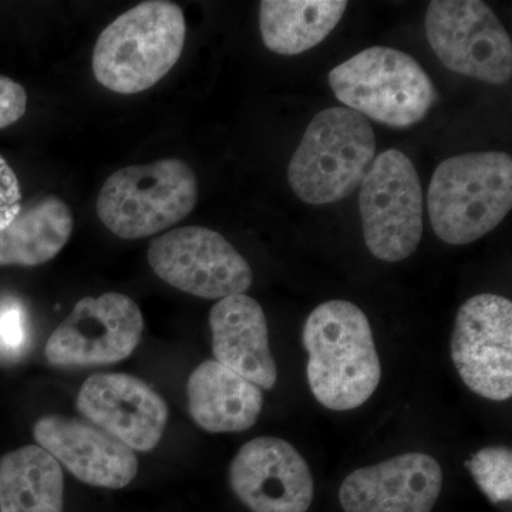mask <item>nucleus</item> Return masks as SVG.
<instances>
[{
	"mask_svg": "<svg viewBox=\"0 0 512 512\" xmlns=\"http://www.w3.org/2000/svg\"><path fill=\"white\" fill-rule=\"evenodd\" d=\"M302 339L309 387L326 409H357L376 392L382 366L369 319L355 303L329 301L313 309Z\"/></svg>",
	"mask_w": 512,
	"mask_h": 512,
	"instance_id": "obj_1",
	"label": "nucleus"
},
{
	"mask_svg": "<svg viewBox=\"0 0 512 512\" xmlns=\"http://www.w3.org/2000/svg\"><path fill=\"white\" fill-rule=\"evenodd\" d=\"M185 36V16L177 3H140L101 32L93 50L94 77L114 93L151 89L180 60Z\"/></svg>",
	"mask_w": 512,
	"mask_h": 512,
	"instance_id": "obj_2",
	"label": "nucleus"
},
{
	"mask_svg": "<svg viewBox=\"0 0 512 512\" xmlns=\"http://www.w3.org/2000/svg\"><path fill=\"white\" fill-rule=\"evenodd\" d=\"M427 207L434 234L446 244L483 238L511 211V156L490 151L447 158L431 177Z\"/></svg>",
	"mask_w": 512,
	"mask_h": 512,
	"instance_id": "obj_3",
	"label": "nucleus"
},
{
	"mask_svg": "<svg viewBox=\"0 0 512 512\" xmlns=\"http://www.w3.org/2000/svg\"><path fill=\"white\" fill-rule=\"evenodd\" d=\"M375 153L369 120L348 107H330L306 128L289 163V185L306 204L345 200L365 180Z\"/></svg>",
	"mask_w": 512,
	"mask_h": 512,
	"instance_id": "obj_4",
	"label": "nucleus"
},
{
	"mask_svg": "<svg viewBox=\"0 0 512 512\" xmlns=\"http://www.w3.org/2000/svg\"><path fill=\"white\" fill-rule=\"evenodd\" d=\"M329 86L348 109L384 126L412 127L439 99L416 59L392 47H370L329 73Z\"/></svg>",
	"mask_w": 512,
	"mask_h": 512,
	"instance_id": "obj_5",
	"label": "nucleus"
},
{
	"mask_svg": "<svg viewBox=\"0 0 512 512\" xmlns=\"http://www.w3.org/2000/svg\"><path fill=\"white\" fill-rule=\"evenodd\" d=\"M197 200V177L190 165L163 158L111 174L101 188L96 211L117 237L140 239L183 221Z\"/></svg>",
	"mask_w": 512,
	"mask_h": 512,
	"instance_id": "obj_6",
	"label": "nucleus"
},
{
	"mask_svg": "<svg viewBox=\"0 0 512 512\" xmlns=\"http://www.w3.org/2000/svg\"><path fill=\"white\" fill-rule=\"evenodd\" d=\"M359 210L369 251L386 262L409 258L423 237L424 200L413 161L399 150L373 160L360 184Z\"/></svg>",
	"mask_w": 512,
	"mask_h": 512,
	"instance_id": "obj_7",
	"label": "nucleus"
},
{
	"mask_svg": "<svg viewBox=\"0 0 512 512\" xmlns=\"http://www.w3.org/2000/svg\"><path fill=\"white\" fill-rule=\"evenodd\" d=\"M426 36L451 72L490 84L510 82V35L487 3L433 0L426 13Z\"/></svg>",
	"mask_w": 512,
	"mask_h": 512,
	"instance_id": "obj_8",
	"label": "nucleus"
},
{
	"mask_svg": "<svg viewBox=\"0 0 512 512\" xmlns=\"http://www.w3.org/2000/svg\"><path fill=\"white\" fill-rule=\"evenodd\" d=\"M147 258L165 284L198 298L221 301L247 292L254 281L247 259L220 232L204 227L160 235L151 242Z\"/></svg>",
	"mask_w": 512,
	"mask_h": 512,
	"instance_id": "obj_9",
	"label": "nucleus"
},
{
	"mask_svg": "<svg viewBox=\"0 0 512 512\" xmlns=\"http://www.w3.org/2000/svg\"><path fill=\"white\" fill-rule=\"evenodd\" d=\"M143 328L140 308L123 293L80 299L47 340V362L57 367L113 365L136 350Z\"/></svg>",
	"mask_w": 512,
	"mask_h": 512,
	"instance_id": "obj_10",
	"label": "nucleus"
},
{
	"mask_svg": "<svg viewBox=\"0 0 512 512\" xmlns=\"http://www.w3.org/2000/svg\"><path fill=\"white\" fill-rule=\"evenodd\" d=\"M451 357L468 389L494 402L512 396V303L495 293L468 299L457 313Z\"/></svg>",
	"mask_w": 512,
	"mask_h": 512,
	"instance_id": "obj_11",
	"label": "nucleus"
},
{
	"mask_svg": "<svg viewBox=\"0 0 512 512\" xmlns=\"http://www.w3.org/2000/svg\"><path fill=\"white\" fill-rule=\"evenodd\" d=\"M229 484L252 512H306L315 494L305 458L275 437H258L241 447L229 467Z\"/></svg>",
	"mask_w": 512,
	"mask_h": 512,
	"instance_id": "obj_12",
	"label": "nucleus"
},
{
	"mask_svg": "<svg viewBox=\"0 0 512 512\" xmlns=\"http://www.w3.org/2000/svg\"><path fill=\"white\" fill-rule=\"evenodd\" d=\"M84 419L134 451L154 450L163 439L168 407L143 380L123 373H97L76 400Z\"/></svg>",
	"mask_w": 512,
	"mask_h": 512,
	"instance_id": "obj_13",
	"label": "nucleus"
},
{
	"mask_svg": "<svg viewBox=\"0 0 512 512\" xmlns=\"http://www.w3.org/2000/svg\"><path fill=\"white\" fill-rule=\"evenodd\" d=\"M441 487L439 461L407 453L350 473L340 485L339 501L345 512H430Z\"/></svg>",
	"mask_w": 512,
	"mask_h": 512,
	"instance_id": "obj_14",
	"label": "nucleus"
},
{
	"mask_svg": "<svg viewBox=\"0 0 512 512\" xmlns=\"http://www.w3.org/2000/svg\"><path fill=\"white\" fill-rule=\"evenodd\" d=\"M33 437L37 446L84 484L120 490L137 476L134 451L87 421L42 417L33 427Z\"/></svg>",
	"mask_w": 512,
	"mask_h": 512,
	"instance_id": "obj_15",
	"label": "nucleus"
},
{
	"mask_svg": "<svg viewBox=\"0 0 512 512\" xmlns=\"http://www.w3.org/2000/svg\"><path fill=\"white\" fill-rule=\"evenodd\" d=\"M210 326L212 352L218 363L259 389H274L278 367L269 348L264 309L254 298L239 293L221 299L212 306Z\"/></svg>",
	"mask_w": 512,
	"mask_h": 512,
	"instance_id": "obj_16",
	"label": "nucleus"
},
{
	"mask_svg": "<svg viewBox=\"0 0 512 512\" xmlns=\"http://www.w3.org/2000/svg\"><path fill=\"white\" fill-rule=\"evenodd\" d=\"M192 420L208 433H239L255 426L264 393L217 360H205L187 383Z\"/></svg>",
	"mask_w": 512,
	"mask_h": 512,
	"instance_id": "obj_17",
	"label": "nucleus"
},
{
	"mask_svg": "<svg viewBox=\"0 0 512 512\" xmlns=\"http://www.w3.org/2000/svg\"><path fill=\"white\" fill-rule=\"evenodd\" d=\"M346 9L345 0H264L259 5L264 45L282 56L308 52L332 33Z\"/></svg>",
	"mask_w": 512,
	"mask_h": 512,
	"instance_id": "obj_18",
	"label": "nucleus"
},
{
	"mask_svg": "<svg viewBox=\"0 0 512 512\" xmlns=\"http://www.w3.org/2000/svg\"><path fill=\"white\" fill-rule=\"evenodd\" d=\"M72 232L69 205L56 195L40 198L0 231V266L46 264L60 254Z\"/></svg>",
	"mask_w": 512,
	"mask_h": 512,
	"instance_id": "obj_19",
	"label": "nucleus"
},
{
	"mask_svg": "<svg viewBox=\"0 0 512 512\" xmlns=\"http://www.w3.org/2000/svg\"><path fill=\"white\" fill-rule=\"evenodd\" d=\"M63 493L62 467L42 447L0 458V512H63Z\"/></svg>",
	"mask_w": 512,
	"mask_h": 512,
	"instance_id": "obj_20",
	"label": "nucleus"
},
{
	"mask_svg": "<svg viewBox=\"0 0 512 512\" xmlns=\"http://www.w3.org/2000/svg\"><path fill=\"white\" fill-rule=\"evenodd\" d=\"M466 466L481 491L491 503L511 501L512 497V453L510 448L485 447L474 454Z\"/></svg>",
	"mask_w": 512,
	"mask_h": 512,
	"instance_id": "obj_21",
	"label": "nucleus"
},
{
	"mask_svg": "<svg viewBox=\"0 0 512 512\" xmlns=\"http://www.w3.org/2000/svg\"><path fill=\"white\" fill-rule=\"evenodd\" d=\"M22 211V191L15 171L0 156V231L18 217Z\"/></svg>",
	"mask_w": 512,
	"mask_h": 512,
	"instance_id": "obj_22",
	"label": "nucleus"
},
{
	"mask_svg": "<svg viewBox=\"0 0 512 512\" xmlns=\"http://www.w3.org/2000/svg\"><path fill=\"white\" fill-rule=\"evenodd\" d=\"M25 315L18 303L0 305V349L12 353L25 346Z\"/></svg>",
	"mask_w": 512,
	"mask_h": 512,
	"instance_id": "obj_23",
	"label": "nucleus"
},
{
	"mask_svg": "<svg viewBox=\"0 0 512 512\" xmlns=\"http://www.w3.org/2000/svg\"><path fill=\"white\" fill-rule=\"evenodd\" d=\"M28 107V94L15 80L0 74V128L22 119Z\"/></svg>",
	"mask_w": 512,
	"mask_h": 512,
	"instance_id": "obj_24",
	"label": "nucleus"
}]
</instances>
